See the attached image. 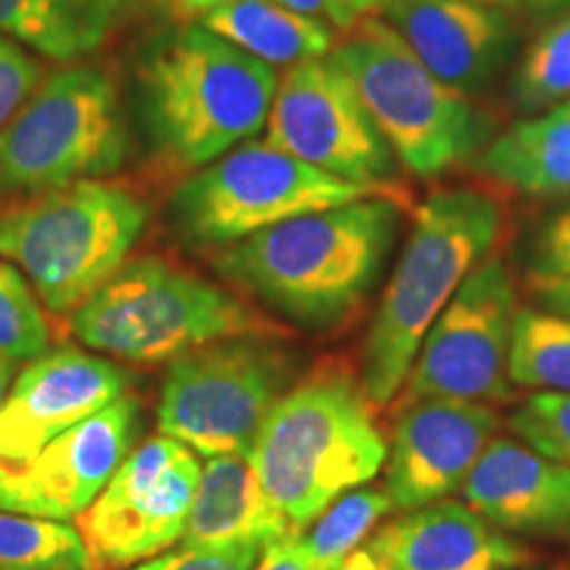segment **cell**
Masks as SVG:
<instances>
[{"label": "cell", "mask_w": 570, "mask_h": 570, "mask_svg": "<svg viewBox=\"0 0 570 570\" xmlns=\"http://www.w3.org/2000/svg\"><path fill=\"white\" fill-rule=\"evenodd\" d=\"M402 225L394 196H373L304 214L212 252L214 273L309 333L352 323L373 296Z\"/></svg>", "instance_id": "obj_1"}, {"label": "cell", "mask_w": 570, "mask_h": 570, "mask_svg": "<svg viewBox=\"0 0 570 570\" xmlns=\"http://www.w3.org/2000/svg\"><path fill=\"white\" fill-rule=\"evenodd\" d=\"M389 441L362 381L327 362L281 396L254 441L252 465L291 529H309L346 491L386 465Z\"/></svg>", "instance_id": "obj_2"}, {"label": "cell", "mask_w": 570, "mask_h": 570, "mask_svg": "<svg viewBox=\"0 0 570 570\" xmlns=\"http://www.w3.org/2000/svg\"><path fill=\"white\" fill-rule=\"evenodd\" d=\"M275 90L273 67L190 24L148 48L138 111L164 169L190 175L265 130Z\"/></svg>", "instance_id": "obj_3"}, {"label": "cell", "mask_w": 570, "mask_h": 570, "mask_svg": "<svg viewBox=\"0 0 570 570\" xmlns=\"http://www.w3.org/2000/svg\"><path fill=\"white\" fill-rule=\"evenodd\" d=\"M502 233V206L475 188L428 196L381 294L362 352V389L386 407L407 381L425 333Z\"/></svg>", "instance_id": "obj_4"}, {"label": "cell", "mask_w": 570, "mask_h": 570, "mask_svg": "<svg viewBox=\"0 0 570 570\" xmlns=\"http://www.w3.org/2000/svg\"><path fill=\"white\" fill-rule=\"evenodd\" d=\"M69 333L92 352L146 365L225 338L291 336L288 325L164 256L127 259L71 312Z\"/></svg>", "instance_id": "obj_5"}, {"label": "cell", "mask_w": 570, "mask_h": 570, "mask_svg": "<svg viewBox=\"0 0 570 570\" xmlns=\"http://www.w3.org/2000/svg\"><path fill=\"white\" fill-rule=\"evenodd\" d=\"M151 209L122 183L80 180L0 209V256L51 315H71L109 281L146 233Z\"/></svg>", "instance_id": "obj_6"}, {"label": "cell", "mask_w": 570, "mask_h": 570, "mask_svg": "<svg viewBox=\"0 0 570 570\" xmlns=\"http://www.w3.org/2000/svg\"><path fill=\"white\" fill-rule=\"evenodd\" d=\"M331 59L346 71L396 161L420 180L444 175L489 146V114L431 75L381 17L346 32Z\"/></svg>", "instance_id": "obj_7"}, {"label": "cell", "mask_w": 570, "mask_h": 570, "mask_svg": "<svg viewBox=\"0 0 570 570\" xmlns=\"http://www.w3.org/2000/svg\"><path fill=\"white\" fill-rule=\"evenodd\" d=\"M130 154L122 98L101 67H67L40 80L0 130V202H24L80 180H104Z\"/></svg>", "instance_id": "obj_8"}, {"label": "cell", "mask_w": 570, "mask_h": 570, "mask_svg": "<svg viewBox=\"0 0 570 570\" xmlns=\"http://www.w3.org/2000/svg\"><path fill=\"white\" fill-rule=\"evenodd\" d=\"M391 194L386 185L327 175L267 140H246L180 180L169 223L185 246L217 252L294 217Z\"/></svg>", "instance_id": "obj_9"}, {"label": "cell", "mask_w": 570, "mask_h": 570, "mask_svg": "<svg viewBox=\"0 0 570 570\" xmlns=\"http://www.w3.org/2000/svg\"><path fill=\"white\" fill-rule=\"evenodd\" d=\"M298 354L273 336H240L202 346L169 362L159 433L204 458H248L262 425L298 381Z\"/></svg>", "instance_id": "obj_10"}, {"label": "cell", "mask_w": 570, "mask_h": 570, "mask_svg": "<svg viewBox=\"0 0 570 570\" xmlns=\"http://www.w3.org/2000/svg\"><path fill=\"white\" fill-rule=\"evenodd\" d=\"M518 309V288L508 265L499 256H487L425 333L404 381L402 402L458 399L491 404L510 399Z\"/></svg>", "instance_id": "obj_11"}, {"label": "cell", "mask_w": 570, "mask_h": 570, "mask_svg": "<svg viewBox=\"0 0 570 570\" xmlns=\"http://www.w3.org/2000/svg\"><path fill=\"white\" fill-rule=\"evenodd\" d=\"M198 479L202 465L183 441L159 433L135 446L77 518L90 568H130L180 541Z\"/></svg>", "instance_id": "obj_12"}, {"label": "cell", "mask_w": 570, "mask_h": 570, "mask_svg": "<svg viewBox=\"0 0 570 570\" xmlns=\"http://www.w3.org/2000/svg\"><path fill=\"white\" fill-rule=\"evenodd\" d=\"M265 140L309 167L360 185H386L399 164L331 56L296 63L277 80Z\"/></svg>", "instance_id": "obj_13"}, {"label": "cell", "mask_w": 570, "mask_h": 570, "mask_svg": "<svg viewBox=\"0 0 570 570\" xmlns=\"http://www.w3.org/2000/svg\"><path fill=\"white\" fill-rule=\"evenodd\" d=\"M140 420L138 399L122 396L63 431L32 462L0 479V510L77 520L135 449Z\"/></svg>", "instance_id": "obj_14"}, {"label": "cell", "mask_w": 570, "mask_h": 570, "mask_svg": "<svg viewBox=\"0 0 570 570\" xmlns=\"http://www.w3.org/2000/svg\"><path fill=\"white\" fill-rule=\"evenodd\" d=\"M130 377L75 346L40 354L0 404V479L32 462L56 436L125 396Z\"/></svg>", "instance_id": "obj_15"}, {"label": "cell", "mask_w": 570, "mask_h": 570, "mask_svg": "<svg viewBox=\"0 0 570 570\" xmlns=\"http://www.w3.org/2000/svg\"><path fill=\"white\" fill-rule=\"evenodd\" d=\"M499 428L489 404L458 399H410L391 428L383 489L391 508L410 512L465 487Z\"/></svg>", "instance_id": "obj_16"}, {"label": "cell", "mask_w": 570, "mask_h": 570, "mask_svg": "<svg viewBox=\"0 0 570 570\" xmlns=\"http://www.w3.org/2000/svg\"><path fill=\"white\" fill-rule=\"evenodd\" d=\"M381 17L431 75L460 92L494 80L515 46L508 17L475 0H383Z\"/></svg>", "instance_id": "obj_17"}, {"label": "cell", "mask_w": 570, "mask_h": 570, "mask_svg": "<svg viewBox=\"0 0 570 570\" xmlns=\"http://www.w3.org/2000/svg\"><path fill=\"white\" fill-rule=\"evenodd\" d=\"M365 547L381 570H520L529 562L520 541L454 499L402 512Z\"/></svg>", "instance_id": "obj_18"}, {"label": "cell", "mask_w": 570, "mask_h": 570, "mask_svg": "<svg viewBox=\"0 0 570 570\" xmlns=\"http://www.w3.org/2000/svg\"><path fill=\"white\" fill-rule=\"evenodd\" d=\"M462 491L470 508L510 537L570 529V468L520 439H491Z\"/></svg>", "instance_id": "obj_19"}, {"label": "cell", "mask_w": 570, "mask_h": 570, "mask_svg": "<svg viewBox=\"0 0 570 570\" xmlns=\"http://www.w3.org/2000/svg\"><path fill=\"white\" fill-rule=\"evenodd\" d=\"M298 533L291 529L283 512L269 502L256 470L248 458L219 454L206 458L198 479L188 520H185L183 544L188 547H233L259 544Z\"/></svg>", "instance_id": "obj_20"}, {"label": "cell", "mask_w": 570, "mask_h": 570, "mask_svg": "<svg viewBox=\"0 0 570 570\" xmlns=\"http://www.w3.org/2000/svg\"><path fill=\"white\" fill-rule=\"evenodd\" d=\"M140 0H0V38L53 61H77L104 48Z\"/></svg>", "instance_id": "obj_21"}, {"label": "cell", "mask_w": 570, "mask_h": 570, "mask_svg": "<svg viewBox=\"0 0 570 570\" xmlns=\"http://www.w3.org/2000/svg\"><path fill=\"white\" fill-rule=\"evenodd\" d=\"M497 185L533 198L570 196V101L512 125L475 161Z\"/></svg>", "instance_id": "obj_22"}, {"label": "cell", "mask_w": 570, "mask_h": 570, "mask_svg": "<svg viewBox=\"0 0 570 570\" xmlns=\"http://www.w3.org/2000/svg\"><path fill=\"white\" fill-rule=\"evenodd\" d=\"M196 24L273 69L325 59L336 48V30L277 0H233L204 13Z\"/></svg>", "instance_id": "obj_23"}, {"label": "cell", "mask_w": 570, "mask_h": 570, "mask_svg": "<svg viewBox=\"0 0 570 570\" xmlns=\"http://www.w3.org/2000/svg\"><path fill=\"white\" fill-rule=\"evenodd\" d=\"M510 381L523 389L570 394V317L520 306L512 327Z\"/></svg>", "instance_id": "obj_24"}, {"label": "cell", "mask_w": 570, "mask_h": 570, "mask_svg": "<svg viewBox=\"0 0 570 570\" xmlns=\"http://www.w3.org/2000/svg\"><path fill=\"white\" fill-rule=\"evenodd\" d=\"M88 550L75 525L0 510V570H82Z\"/></svg>", "instance_id": "obj_25"}, {"label": "cell", "mask_w": 570, "mask_h": 570, "mask_svg": "<svg viewBox=\"0 0 570 570\" xmlns=\"http://www.w3.org/2000/svg\"><path fill=\"white\" fill-rule=\"evenodd\" d=\"M386 489L360 487L346 491L320 515L309 531H302V544L323 570H338L348 554L373 537L381 518L391 512Z\"/></svg>", "instance_id": "obj_26"}, {"label": "cell", "mask_w": 570, "mask_h": 570, "mask_svg": "<svg viewBox=\"0 0 570 570\" xmlns=\"http://www.w3.org/2000/svg\"><path fill=\"white\" fill-rule=\"evenodd\" d=\"M512 96L525 111L570 101V17L554 21L533 40L512 77Z\"/></svg>", "instance_id": "obj_27"}, {"label": "cell", "mask_w": 570, "mask_h": 570, "mask_svg": "<svg viewBox=\"0 0 570 570\" xmlns=\"http://www.w3.org/2000/svg\"><path fill=\"white\" fill-rule=\"evenodd\" d=\"M51 327L30 281L0 256V354L13 362L38 360L48 352Z\"/></svg>", "instance_id": "obj_28"}, {"label": "cell", "mask_w": 570, "mask_h": 570, "mask_svg": "<svg viewBox=\"0 0 570 570\" xmlns=\"http://www.w3.org/2000/svg\"><path fill=\"white\" fill-rule=\"evenodd\" d=\"M510 428L523 444L570 468V394L537 391L512 412Z\"/></svg>", "instance_id": "obj_29"}, {"label": "cell", "mask_w": 570, "mask_h": 570, "mask_svg": "<svg viewBox=\"0 0 570 570\" xmlns=\"http://www.w3.org/2000/svg\"><path fill=\"white\" fill-rule=\"evenodd\" d=\"M265 547L233 544V547H188L156 554L135 570H256Z\"/></svg>", "instance_id": "obj_30"}, {"label": "cell", "mask_w": 570, "mask_h": 570, "mask_svg": "<svg viewBox=\"0 0 570 570\" xmlns=\"http://www.w3.org/2000/svg\"><path fill=\"white\" fill-rule=\"evenodd\" d=\"M40 67L24 48L0 38V130L27 104V98L40 85Z\"/></svg>", "instance_id": "obj_31"}, {"label": "cell", "mask_w": 570, "mask_h": 570, "mask_svg": "<svg viewBox=\"0 0 570 570\" xmlns=\"http://www.w3.org/2000/svg\"><path fill=\"white\" fill-rule=\"evenodd\" d=\"M531 275L566 277L570 275V209L554 214L537 233L531 244Z\"/></svg>", "instance_id": "obj_32"}, {"label": "cell", "mask_w": 570, "mask_h": 570, "mask_svg": "<svg viewBox=\"0 0 570 570\" xmlns=\"http://www.w3.org/2000/svg\"><path fill=\"white\" fill-rule=\"evenodd\" d=\"M277 3L344 35L365 19L381 17L383 9V0H277Z\"/></svg>", "instance_id": "obj_33"}, {"label": "cell", "mask_w": 570, "mask_h": 570, "mask_svg": "<svg viewBox=\"0 0 570 570\" xmlns=\"http://www.w3.org/2000/svg\"><path fill=\"white\" fill-rule=\"evenodd\" d=\"M256 570H323L302 544V531L273 541L262 554Z\"/></svg>", "instance_id": "obj_34"}, {"label": "cell", "mask_w": 570, "mask_h": 570, "mask_svg": "<svg viewBox=\"0 0 570 570\" xmlns=\"http://www.w3.org/2000/svg\"><path fill=\"white\" fill-rule=\"evenodd\" d=\"M529 288L533 302L539 309L552 312V315L570 317V275L566 277H544V275H529Z\"/></svg>", "instance_id": "obj_35"}, {"label": "cell", "mask_w": 570, "mask_h": 570, "mask_svg": "<svg viewBox=\"0 0 570 570\" xmlns=\"http://www.w3.org/2000/svg\"><path fill=\"white\" fill-rule=\"evenodd\" d=\"M225 3H233V0H173L175 11L180 13L185 19H202L204 13H209L214 9H219V6Z\"/></svg>", "instance_id": "obj_36"}, {"label": "cell", "mask_w": 570, "mask_h": 570, "mask_svg": "<svg viewBox=\"0 0 570 570\" xmlns=\"http://www.w3.org/2000/svg\"><path fill=\"white\" fill-rule=\"evenodd\" d=\"M338 570H381V566H377L367 547L362 544L360 550H356L354 554H348V558L341 562Z\"/></svg>", "instance_id": "obj_37"}, {"label": "cell", "mask_w": 570, "mask_h": 570, "mask_svg": "<svg viewBox=\"0 0 570 570\" xmlns=\"http://www.w3.org/2000/svg\"><path fill=\"white\" fill-rule=\"evenodd\" d=\"M13 365H17V362H13L11 356L0 354V404H3V399L9 396V391H11Z\"/></svg>", "instance_id": "obj_38"}, {"label": "cell", "mask_w": 570, "mask_h": 570, "mask_svg": "<svg viewBox=\"0 0 570 570\" xmlns=\"http://www.w3.org/2000/svg\"><path fill=\"white\" fill-rule=\"evenodd\" d=\"M531 3L539 9H558V6H568L570 0H531Z\"/></svg>", "instance_id": "obj_39"}, {"label": "cell", "mask_w": 570, "mask_h": 570, "mask_svg": "<svg viewBox=\"0 0 570 570\" xmlns=\"http://www.w3.org/2000/svg\"><path fill=\"white\" fill-rule=\"evenodd\" d=\"M475 3L494 6V9H499V6H512V3H520V0H475Z\"/></svg>", "instance_id": "obj_40"}]
</instances>
